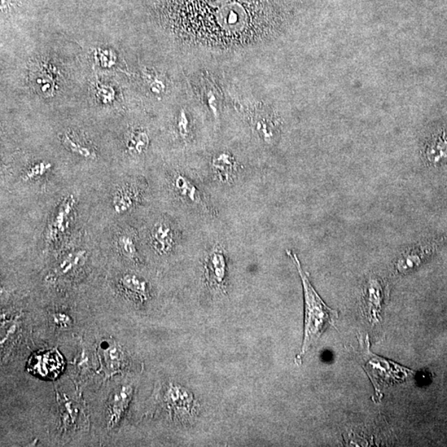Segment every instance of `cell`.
<instances>
[{"label": "cell", "instance_id": "6da1fadb", "mask_svg": "<svg viewBox=\"0 0 447 447\" xmlns=\"http://www.w3.org/2000/svg\"><path fill=\"white\" fill-rule=\"evenodd\" d=\"M203 47L230 48L271 35V0H191Z\"/></svg>", "mask_w": 447, "mask_h": 447}, {"label": "cell", "instance_id": "7a4b0ae2", "mask_svg": "<svg viewBox=\"0 0 447 447\" xmlns=\"http://www.w3.org/2000/svg\"><path fill=\"white\" fill-rule=\"evenodd\" d=\"M288 256L292 258L300 275L304 287L305 302L304 337L301 352L297 359H301L306 352L317 344L323 333L328 327L334 326L339 313L324 302L311 283L308 274L302 269L297 253L287 251Z\"/></svg>", "mask_w": 447, "mask_h": 447}, {"label": "cell", "instance_id": "3957f363", "mask_svg": "<svg viewBox=\"0 0 447 447\" xmlns=\"http://www.w3.org/2000/svg\"><path fill=\"white\" fill-rule=\"evenodd\" d=\"M366 345L362 346V361L365 365L363 366L372 385L375 389L376 393H380L381 390L389 386L394 383L402 382L414 374L413 370L398 365L388 359L376 356L370 350V343L368 336L366 340Z\"/></svg>", "mask_w": 447, "mask_h": 447}, {"label": "cell", "instance_id": "277c9868", "mask_svg": "<svg viewBox=\"0 0 447 447\" xmlns=\"http://www.w3.org/2000/svg\"><path fill=\"white\" fill-rule=\"evenodd\" d=\"M173 187L176 194L188 204L204 212H212V207L203 190L194 180L186 175L178 173L173 179Z\"/></svg>", "mask_w": 447, "mask_h": 447}, {"label": "cell", "instance_id": "5b68a950", "mask_svg": "<svg viewBox=\"0 0 447 447\" xmlns=\"http://www.w3.org/2000/svg\"><path fill=\"white\" fill-rule=\"evenodd\" d=\"M133 388L130 385L118 388L109 398L107 407V426L116 428L120 423L133 396Z\"/></svg>", "mask_w": 447, "mask_h": 447}, {"label": "cell", "instance_id": "8992f818", "mask_svg": "<svg viewBox=\"0 0 447 447\" xmlns=\"http://www.w3.org/2000/svg\"><path fill=\"white\" fill-rule=\"evenodd\" d=\"M151 242L152 248L160 256L170 253L177 242L173 228L166 221L156 223L152 228Z\"/></svg>", "mask_w": 447, "mask_h": 447}, {"label": "cell", "instance_id": "52a82bcc", "mask_svg": "<svg viewBox=\"0 0 447 447\" xmlns=\"http://www.w3.org/2000/svg\"><path fill=\"white\" fill-rule=\"evenodd\" d=\"M385 288L378 278H371L366 286V304L370 321H378L379 314L384 301Z\"/></svg>", "mask_w": 447, "mask_h": 447}, {"label": "cell", "instance_id": "ba28073f", "mask_svg": "<svg viewBox=\"0 0 447 447\" xmlns=\"http://www.w3.org/2000/svg\"><path fill=\"white\" fill-rule=\"evenodd\" d=\"M74 203H76V200L74 196H69L59 205L58 212H56L54 220L51 223L49 230H48V239L56 240L67 229Z\"/></svg>", "mask_w": 447, "mask_h": 447}, {"label": "cell", "instance_id": "9c48e42d", "mask_svg": "<svg viewBox=\"0 0 447 447\" xmlns=\"http://www.w3.org/2000/svg\"><path fill=\"white\" fill-rule=\"evenodd\" d=\"M122 290L136 301L143 302L148 296V284L144 280L135 274H127L120 279Z\"/></svg>", "mask_w": 447, "mask_h": 447}, {"label": "cell", "instance_id": "30bf717a", "mask_svg": "<svg viewBox=\"0 0 447 447\" xmlns=\"http://www.w3.org/2000/svg\"><path fill=\"white\" fill-rule=\"evenodd\" d=\"M434 244H425L407 252L398 262V271L406 272L418 267L425 257L430 256L434 249Z\"/></svg>", "mask_w": 447, "mask_h": 447}, {"label": "cell", "instance_id": "8fae6325", "mask_svg": "<svg viewBox=\"0 0 447 447\" xmlns=\"http://www.w3.org/2000/svg\"><path fill=\"white\" fill-rule=\"evenodd\" d=\"M426 157L429 163L438 165L447 159V134L442 133L434 137L426 149Z\"/></svg>", "mask_w": 447, "mask_h": 447}, {"label": "cell", "instance_id": "7c38bea8", "mask_svg": "<svg viewBox=\"0 0 447 447\" xmlns=\"http://www.w3.org/2000/svg\"><path fill=\"white\" fill-rule=\"evenodd\" d=\"M104 361L108 370L116 372L121 370L125 363V354L119 345L115 343H102Z\"/></svg>", "mask_w": 447, "mask_h": 447}, {"label": "cell", "instance_id": "4fadbf2b", "mask_svg": "<svg viewBox=\"0 0 447 447\" xmlns=\"http://www.w3.org/2000/svg\"><path fill=\"white\" fill-rule=\"evenodd\" d=\"M207 269L214 281L222 282L226 274V258L221 249H214L210 253L207 260Z\"/></svg>", "mask_w": 447, "mask_h": 447}, {"label": "cell", "instance_id": "5bb4252c", "mask_svg": "<svg viewBox=\"0 0 447 447\" xmlns=\"http://www.w3.org/2000/svg\"><path fill=\"white\" fill-rule=\"evenodd\" d=\"M86 253L84 251H77L70 253L61 260L58 266V271L61 274H69L70 272L77 269L84 262Z\"/></svg>", "mask_w": 447, "mask_h": 447}, {"label": "cell", "instance_id": "9a60e30c", "mask_svg": "<svg viewBox=\"0 0 447 447\" xmlns=\"http://www.w3.org/2000/svg\"><path fill=\"white\" fill-rule=\"evenodd\" d=\"M134 204V195L130 191H121L117 194L113 200V208L118 213L129 210Z\"/></svg>", "mask_w": 447, "mask_h": 447}, {"label": "cell", "instance_id": "2e32d148", "mask_svg": "<svg viewBox=\"0 0 447 447\" xmlns=\"http://www.w3.org/2000/svg\"><path fill=\"white\" fill-rule=\"evenodd\" d=\"M64 143L70 150L77 153L78 155L85 157H92L94 156L93 153L91 152L88 148L82 146L81 142L78 141L77 139H74L71 134H65Z\"/></svg>", "mask_w": 447, "mask_h": 447}, {"label": "cell", "instance_id": "e0dca14e", "mask_svg": "<svg viewBox=\"0 0 447 447\" xmlns=\"http://www.w3.org/2000/svg\"><path fill=\"white\" fill-rule=\"evenodd\" d=\"M119 246L123 253L130 258H135L137 256V248H136L135 241L130 235H121L118 240Z\"/></svg>", "mask_w": 447, "mask_h": 447}, {"label": "cell", "instance_id": "ac0fdd59", "mask_svg": "<svg viewBox=\"0 0 447 447\" xmlns=\"http://www.w3.org/2000/svg\"><path fill=\"white\" fill-rule=\"evenodd\" d=\"M50 168L51 164L45 163V162L35 164L31 166L27 172H26L24 179L26 180V181H29V180L41 178L47 172L48 170L50 169Z\"/></svg>", "mask_w": 447, "mask_h": 447}, {"label": "cell", "instance_id": "d6986e66", "mask_svg": "<svg viewBox=\"0 0 447 447\" xmlns=\"http://www.w3.org/2000/svg\"><path fill=\"white\" fill-rule=\"evenodd\" d=\"M148 143L147 135L143 133H134L131 135L129 140L128 146L130 150L135 152H142L146 148Z\"/></svg>", "mask_w": 447, "mask_h": 447}, {"label": "cell", "instance_id": "ffe728a7", "mask_svg": "<svg viewBox=\"0 0 447 447\" xmlns=\"http://www.w3.org/2000/svg\"><path fill=\"white\" fill-rule=\"evenodd\" d=\"M52 322H54L56 327L59 328L69 327L72 324L71 317H69L67 314L61 313H55L52 315Z\"/></svg>", "mask_w": 447, "mask_h": 447}]
</instances>
